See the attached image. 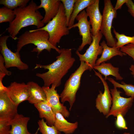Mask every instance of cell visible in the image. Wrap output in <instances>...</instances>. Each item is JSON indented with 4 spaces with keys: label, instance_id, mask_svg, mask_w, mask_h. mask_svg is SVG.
<instances>
[{
    "label": "cell",
    "instance_id": "cell-1",
    "mask_svg": "<svg viewBox=\"0 0 134 134\" xmlns=\"http://www.w3.org/2000/svg\"><path fill=\"white\" fill-rule=\"evenodd\" d=\"M59 55L56 57V60L52 63L43 65L36 64L34 69L43 68L48 70L43 73H37L36 76L42 79L44 86L49 87L52 84L56 87L61 83V80L73 65L75 59L72 57L71 49H60Z\"/></svg>",
    "mask_w": 134,
    "mask_h": 134
},
{
    "label": "cell",
    "instance_id": "cell-2",
    "mask_svg": "<svg viewBox=\"0 0 134 134\" xmlns=\"http://www.w3.org/2000/svg\"><path fill=\"white\" fill-rule=\"evenodd\" d=\"M37 5L33 0H31L26 6L14 9L15 17L9 23L6 30L9 36L14 40L17 39L16 35L22 28L30 25L36 26L37 29L44 27L42 22L44 17L37 8Z\"/></svg>",
    "mask_w": 134,
    "mask_h": 134
},
{
    "label": "cell",
    "instance_id": "cell-3",
    "mask_svg": "<svg viewBox=\"0 0 134 134\" xmlns=\"http://www.w3.org/2000/svg\"><path fill=\"white\" fill-rule=\"evenodd\" d=\"M49 35L46 31L37 29L26 31L18 38L16 52H19L24 46L32 44L36 46L32 51L37 52L38 55L44 50L50 52L52 49L60 54V49L52 45L49 42Z\"/></svg>",
    "mask_w": 134,
    "mask_h": 134
},
{
    "label": "cell",
    "instance_id": "cell-4",
    "mask_svg": "<svg viewBox=\"0 0 134 134\" xmlns=\"http://www.w3.org/2000/svg\"><path fill=\"white\" fill-rule=\"evenodd\" d=\"M79 67L70 76L66 81L64 89L60 96L61 102L64 103L68 101L70 105V110L76 99V93L80 86L81 76L86 70L91 71L93 69L89 63L80 61Z\"/></svg>",
    "mask_w": 134,
    "mask_h": 134
},
{
    "label": "cell",
    "instance_id": "cell-5",
    "mask_svg": "<svg viewBox=\"0 0 134 134\" xmlns=\"http://www.w3.org/2000/svg\"><path fill=\"white\" fill-rule=\"evenodd\" d=\"M37 29L47 32L49 35V42L55 47L63 36L69 34V30L67 26L64 8L62 2L56 16L44 26Z\"/></svg>",
    "mask_w": 134,
    "mask_h": 134
},
{
    "label": "cell",
    "instance_id": "cell-6",
    "mask_svg": "<svg viewBox=\"0 0 134 134\" xmlns=\"http://www.w3.org/2000/svg\"><path fill=\"white\" fill-rule=\"evenodd\" d=\"M104 7L102 11V19L100 31L106 40V44L110 47L116 46L117 40L111 33L112 23L117 16V12L110 0H104Z\"/></svg>",
    "mask_w": 134,
    "mask_h": 134
},
{
    "label": "cell",
    "instance_id": "cell-7",
    "mask_svg": "<svg viewBox=\"0 0 134 134\" xmlns=\"http://www.w3.org/2000/svg\"><path fill=\"white\" fill-rule=\"evenodd\" d=\"M10 37L9 35H6L0 37V52L4 59L5 67L7 69L15 67L20 70L28 69V65L22 61L20 53L13 52L8 48L6 42Z\"/></svg>",
    "mask_w": 134,
    "mask_h": 134
},
{
    "label": "cell",
    "instance_id": "cell-8",
    "mask_svg": "<svg viewBox=\"0 0 134 134\" xmlns=\"http://www.w3.org/2000/svg\"><path fill=\"white\" fill-rule=\"evenodd\" d=\"M110 91L112 104L108 115L106 117L107 118L111 115L116 117L119 114L124 117L131 107L134 98H125L121 96L120 94L122 92L118 90L116 87L111 89Z\"/></svg>",
    "mask_w": 134,
    "mask_h": 134
},
{
    "label": "cell",
    "instance_id": "cell-9",
    "mask_svg": "<svg viewBox=\"0 0 134 134\" xmlns=\"http://www.w3.org/2000/svg\"><path fill=\"white\" fill-rule=\"evenodd\" d=\"M102 36L100 31L95 35H92V42L84 54H81L77 50L76 52L79 60L89 63L93 69L96 66L98 56L102 53L103 48L99 43Z\"/></svg>",
    "mask_w": 134,
    "mask_h": 134
},
{
    "label": "cell",
    "instance_id": "cell-10",
    "mask_svg": "<svg viewBox=\"0 0 134 134\" xmlns=\"http://www.w3.org/2000/svg\"><path fill=\"white\" fill-rule=\"evenodd\" d=\"M88 16L86 11L83 10L76 16L75 19L78 21L74 24L69 30L73 28L77 27L80 35L82 37V42L78 48L79 51H82L85 46L87 44L90 45L92 41L91 33V24L88 20Z\"/></svg>",
    "mask_w": 134,
    "mask_h": 134
},
{
    "label": "cell",
    "instance_id": "cell-11",
    "mask_svg": "<svg viewBox=\"0 0 134 134\" xmlns=\"http://www.w3.org/2000/svg\"><path fill=\"white\" fill-rule=\"evenodd\" d=\"M18 105L11 100L7 90L0 91V120L9 122L18 114Z\"/></svg>",
    "mask_w": 134,
    "mask_h": 134
},
{
    "label": "cell",
    "instance_id": "cell-12",
    "mask_svg": "<svg viewBox=\"0 0 134 134\" xmlns=\"http://www.w3.org/2000/svg\"><path fill=\"white\" fill-rule=\"evenodd\" d=\"M95 74L100 79L103 85L104 88L103 93L99 90V94L97 95L96 100V106L100 113L106 116L110 110V108L112 103V97L108 86L106 80L102 75L99 72L95 71Z\"/></svg>",
    "mask_w": 134,
    "mask_h": 134
},
{
    "label": "cell",
    "instance_id": "cell-13",
    "mask_svg": "<svg viewBox=\"0 0 134 134\" xmlns=\"http://www.w3.org/2000/svg\"><path fill=\"white\" fill-rule=\"evenodd\" d=\"M42 87L46 95V100L55 114L60 113L65 118L68 117L70 115V112L63 103L60 102V96L55 89L56 86L52 84L51 88L44 86Z\"/></svg>",
    "mask_w": 134,
    "mask_h": 134
},
{
    "label": "cell",
    "instance_id": "cell-14",
    "mask_svg": "<svg viewBox=\"0 0 134 134\" xmlns=\"http://www.w3.org/2000/svg\"><path fill=\"white\" fill-rule=\"evenodd\" d=\"M7 91L10 99L16 105L28 100L29 94L27 84L24 82H14L7 87Z\"/></svg>",
    "mask_w": 134,
    "mask_h": 134
},
{
    "label": "cell",
    "instance_id": "cell-15",
    "mask_svg": "<svg viewBox=\"0 0 134 134\" xmlns=\"http://www.w3.org/2000/svg\"><path fill=\"white\" fill-rule=\"evenodd\" d=\"M99 0H96L93 4L87 7V14L90 18L92 28V35L95 36L100 31L102 19V16L99 9Z\"/></svg>",
    "mask_w": 134,
    "mask_h": 134
},
{
    "label": "cell",
    "instance_id": "cell-16",
    "mask_svg": "<svg viewBox=\"0 0 134 134\" xmlns=\"http://www.w3.org/2000/svg\"><path fill=\"white\" fill-rule=\"evenodd\" d=\"M40 4L37 9L43 8L45 14L42 20L44 24H47L54 18L58 13L61 3L60 0H40Z\"/></svg>",
    "mask_w": 134,
    "mask_h": 134
},
{
    "label": "cell",
    "instance_id": "cell-17",
    "mask_svg": "<svg viewBox=\"0 0 134 134\" xmlns=\"http://www.w3.org/2000/svg\"><path fill=\"white\" fill-rule=\"evenodd\" d=\"M30 120L29 117L18 114L8 122L11 127L10 134H37L39 131L38 128L34 133H31L28 131L27 125Z\"/></svg>",
    "mask_w": 134,
    "mask_h": 134
},
{
    "label": "cell",
    "instance_id": "cell-18",
    "mask_svg": "<svg viewBox=\"0 0 134 134\" xmlns=\"http://www.w3.org/2000/svg\"><path fill=\"white\" fill-rule=\"evenodd\" d=\"M28 88L29 102L34 104L46 100V96L42 87L33 81L27 84Z\"/></svg>",
    "mask_w": 134,
    "mask_h": 134
},
{
    "label": "cell",
    "instance_id": "cell-19",
    "mask_svg": "<svg viewBox=\"0 0 134 134\" xmlns=\"http://www.w3.org/2000/svg\"><path fill=\"white\" fill-rule=\"evenodd\" d=\"M39 112V117L46 120L48 126H54L56 120L55 114L46 100L34 104Z\"/></svg>",
    "mask_w": 134,
    "mask_h": 134
},
{
    "label": "cell",
    "instance_id": "cell-20",
    "mask_svg": "<svg viewBox=\"0 0 134 134\" xmlns=\"http://www.w3.org/2000/svg\"><path fill=\"white\" fill-rule=\"evenodd\" d=\"M100 45L102 47V52L100 57L96 61V66H99L102 62L107 61L114 56H119L122 57L127 55L116 46H109L104 40L100 43Z\"/></svg>",
    "mask_w": 134,
    "mask_h": 134
},
{
    "label": "cell",
    "instance_id": "cell-21",
    "mask_svg": "<svg viewBox=\"0 0 134 134\" xmlns=\"http://www.w3.org/2000/svg\"><path fill=\"white\" fill-rule=\"evenodd\" d=\"M56 120L54 126L59 132L66 134L73 133L77 128L78 123L77 122L74 123L69 122L60 113L55 114Z\"/></svg>",
    "mask_w": 134,
    "mask_h": 134
},
{
    "label": "cell",
    "instance_id": "cell-22",
    "mask_svg": "<svg viewBox=\"0 0 134 134\" xmlns=\"http://www.w3.org/2000/svg\"><path fill=\"white\" fill-rule=\"evenodd\" d=\"M93 68L97 70L101 75H103L105 80L107 79V76L110 75L115 77L117 80H121L123 79V77L119 73V68L114 67L110 63L103 62L99 66H95Z\"/></svg>",
    "mask_w": 134,
    "mask_h": 134
},
{
    "label": "cell",
    "instance_id": "cell-23",
    "mask_svg": "<svg viewBox=\"0 0 134 134\" xmlns=\"http://www.w3.org/2000/svg\"><path fill=\"white\" fill-rule=\"evenodd\" d=\"M95 1L96 0H76L70 19L68 26V28L74 24L75 19L78 15L84 9L94 3Z\"/></svg>",
    "mask_w": 134,
    "mask_h": 134
},
{
    "label": "cell",
    "instance_id": "cell-24",
    "mask_svg": "<svg viewBox=\"0 0 134 134\" xmlns=\"http://www.w3.org/2000/svg\"><path fill=\"white\" fill-rule=\"evenodd\" d=\"M107 79L113 84L114 87L121 88L123 89L126 95L134 98V85L126 84L123 81L120 84L111 77H107Z\"/></svg>",
    "mask_w": 134,
    "mask_h": 134
},
{
    "label": "cell",
    "instance_id": "cell-25",
    "mask_svg": "<svg viewBox=\"0 0 134 134\" xmlns=\"http://www.w3.org/2000/svg\"><path fill=\"white\" fill-rule=\"evenodd\" d=\"M113 32L117 39L116 46L118 48H120L128 44L131 43L134 45V36H128L125 34H120L114 29Z\"/></svg>",
    "mask_w": 134,
    "mask_h": 134
},
{
    "label": "cell",
    "instance_id": "cell-26",
    "mask_svg": "<svg viewBox=\"0 0 134 134\" xmlns=\"http://www.w3.org/2000/svg\"><path fill=\"white\" fill-rule=\"evenodd\" d=\"M15 15L13 10L5 7L0 8V23L8 22L10 23L15 19Z\"/></svg>",
    "mask_w": 134,
    "mask_h": 134
},
{
    "label": "cell",
    "instance_id": "cell-27",
    "mask_svg": "<svg viewBox=\"0 0 134 134\" xmlns=\"http://www.w3.org/2000/svg\"><path fill=\"white\" fill-rule=\"evenodd\" d=\"M29 0H0V4L12 10L26 6Z\"/></svg>",
    "mask_w": 134,
    "mask_h": 134
},
{
    "label": "cell",
    "instance_id": "cell-28",
    "mask_svg": "<svg viewBox=\"0 0 134 134\" xmlns=\"http://www.w3.org/2000/svg\"><path fill=\"white\" fill-rule=\"evenodd\" d=\"M38 129L42 134H61L54 126H48L43 119L37 122Z\"/></svg>",
    "mask_w": 134,
    "mask_h": 134
},
{
    "label": "cell",
    "instance_id": "cell-29",
    "mask_svg": "<svg viewBox=\"0 0 134 134\" xmlns=\"http://www.w3.org/2000/svg\"><path fill=\"white\" fill-rule=\"evenodd\" d=\"M76 0H61L65 10L67 19V26L68 27L71 15L72 13L74 4Z\"/></svg>",
    "mask_w": 134,
    "mask_h": 134
},
{
    "label": "cell",
    "instance_id": "cell-30",
    "mask_svg": "<svg viewBox=\"0 0 134 134\" xmlns=\"http://www.w3.org/2000/svg\"><path fill=\"white\" fill-rule=\"evenodd\" d=\"M120 50L122 52L132 57L134 61V45L131 43L128 44L121 47Z\"/></svg>",
    "mask_w": 134,
    "mask_h": 134
},
{
    "label": "cell",
    "instance_id": "cell-31",
    "mask_svg": "<svg viewBox=\"0 0 134 134\" xmlns=\"http://www.w3.org/2000/svg\"><path fill=\"white\" fill-rule=\"evenodd\" d=\"M115 125L116 127L120 129H127L126 121L124 116L121 114H118L116 116Z\"/></svg>",
    "mask_w": 134,
    "mask_h": 134
},
{
    "label": "cell",
    "instance_id": "cell-32",
    "mask_svg": "<svg viewBox=\"0 0 134 134\" xmlns=\"http://www.w3.org/2000/svg\"><path fill=\"white\" fill-rule=\"evenodd\" d=\"M11 129L8 122L0 120V134H10Z\"/></svg>",
    "mask_w": 134,
    "mask_h": 134
},
{
    "label": "cell",
    "instance_id": "cell-33",
    "mask_svg": "<svg viewBox=\"0 0 134 134\" xmlns=\"http://www.w3.org/2000/svg\"><path fill=\"white\" fill-rule=\"evenodd\" d=\"M0 74H4L8 76L11 74V72L8 70L5 67L4 59L1 54H0Z\"/></svg>",
    "mask_w": 134,
    "mask_h": 134
},
{
    "label": "cell",
    "instance_id": "cell-34",
    "mask_svg": "<svg viewBox=\"0 0 134 134\" xmlns=\"http://www.w3.org/2000/svg\"><path fill=\"white\" fill-rule=\"evenodd\" d=\"M128 8V11L134 18V3L131 0H128L126 3Z\"/></svg>",
    "mask_w": 134,
    "mask_h": 134
},
{
    "label": "cell",
    "instance_id": "cell-35",
    "mask_svg": "<svg viewBox=\"0 0 134 134\" xmlns=\"http://www.w3.org/2000/svg\"><path fill=\"white\" fill-rule=\"evenodd\" d=\"M128 0H117L114 7V9L117 11L119 9H121L122 5L125 3H126Z\"/></svg>",
    "mask_w": 134,
    "mask_h": 134
},
{
    "label": "cell",
    "instance_id": "cell-36",
    "mask_svg": "<svg viewBox=\"0 0 134 134\" xmlns=\"http://www.w3.org/2000/svg\"><path fill=\"white\" fill-rule=\"evenodd\" d=\"M129 69L131 71V74L134 78V65H131L129 67Z\"/></svg>",
    "mask_w": 134,
    "mask_h": 134
},
{
    "label": "cell",
    "instance_id": "cell-37",
    "mask_svg": "<svg viewBox=\"0 0 134 134\" xmlns=\"http://www.w3.org/2000/svg\"><path fill=\"white\" fill-rule=\"evenodd\" d=\"M123 134H131L129 133H124Z\"/></svg>",
    "mask_w": 134,
    "mask_h": 134
}]
</instances>
